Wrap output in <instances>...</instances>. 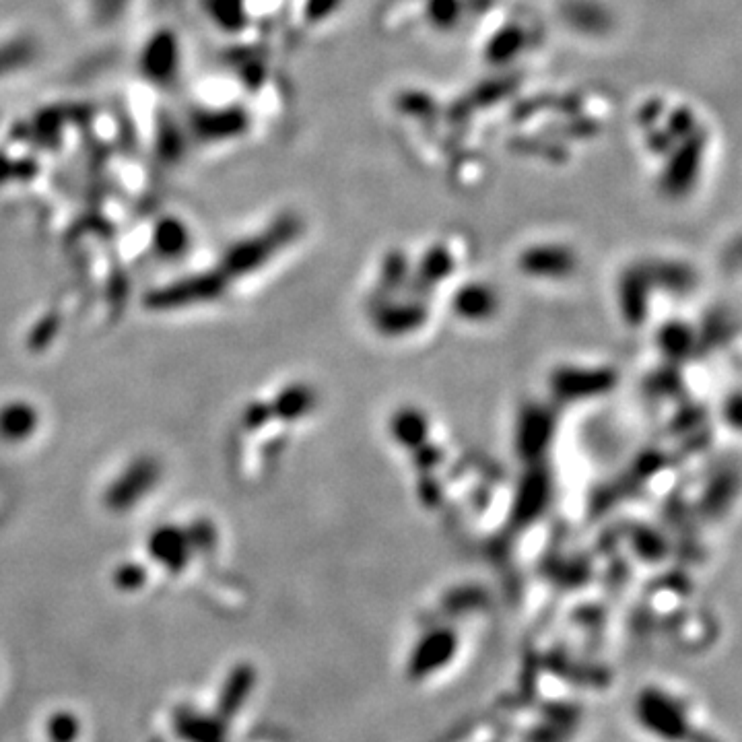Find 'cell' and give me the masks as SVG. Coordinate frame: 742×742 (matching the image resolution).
I'll return each instance as SVG.
<instances>
[{
  "instance_id": "6da1fadb",
  "label": "cell",
  "mask_w": 742,
  "mask_h": 742,
  "mask_svg": "<svg viewBox=\"0 0 742 742\" xmlns=\"http://www.w3.org/2000/svg\"><path fill=\"white\" fill-rule=\"evenodd\" d=\"M635 720L660 742H720L710 726H687L707 722L695 701L672 687H650L639 691Z\"/></svg>"
},
{
  "instance_id": "7a4b0ae2",
  "label": "cell",
  "mask_w": 742,
  "mask_h": 742,
  "mask_svg": "<svg viewBox=\"0 0 742 742\" xmlns=\"http://www.w3.org/2000/svg\"><path fill=\"white\" fill-rule=\"evenodd\" d=\"M252 672L250 668L246 670H240L233 674V679L229 683V687L225 689V697H223V712H235V707H238L244 697H246V691H250V685H252Z\"/></svg>"
},
{
  "instance_id": "3957f363",
  "label": "cell",
  "mask_w": 742,
  "mask_h": 742,
  "mask_svg": "<svg viewBox=\"0 0 742 742\" xmlns=\"http://www.w3.org/2000/svg\"><path fill=\"white\" fill-rule=\"evenodd\" d=\"M77 734V724L71 716H60L54 720L52 724V736L58 740V742H71Z\"/></svg>"
}]
</instances>
